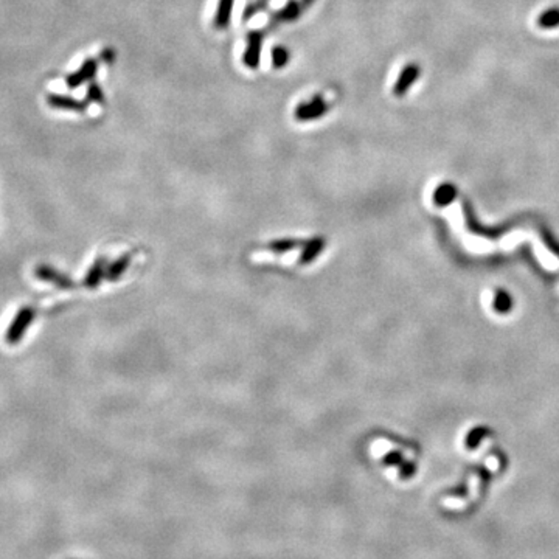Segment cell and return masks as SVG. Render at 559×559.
Here are the masks:
<instances>
[{"mask_svg": "<svg viewBox=\"0 0 559 559\" xmlns=\"http://www.w3.org/2000/svg\"><path fill=\"white\" fill-rule=\"evenodd\" d=\"M34 317H36V311L31 307H22L17 311L16 317L11 322L7 333H5V341L10 345L19 343L24 339L28 328L31 326Z\"/></svg>", "mask_w": 559, "mask_h": 559, "instance_id": "6da1fadb", "label": "cell"}, {"mask_svg": "<svg viewBox=\"0 0 559 559\" xmlns=\"http://www.w3.org/2000/svg\"><path fill=\"white\" fill-rule=\"evenodd\" d=\"M328 109H330V106H328L325 98L319 95L314 96L313 100L298 105L296 107V111H294V117H296L298 122H313V120L324 117L328 112Z\"/></svg>", "mask_w": 559, "mask_h": 559, "instance_id": "7a4b0ae2", "label": "cell"}, {"mask_svg": "<svg viewBox=\"0 0 559 559\" xmlns=\"http://www.w3.org/2000/svg\"><path fill=\"white\" fill-rule=\"evenodd\" d=\"M263 47V33L261 31H252L247 34V45L243 56L244 66L255 70L259 66V56H261Z\"/></svg>", "mask_w": 559, "mask_h": 559, "instance_id": "3957f363", "label": "cell"}, {"mask_svg": "<svg viewBox=\"0 0 559 559\" xmlns=\"http://www.w3.org/2000/svg\"><path fill=\"white\" fill-rule=\"evenodd\" d=\"M34 275H36V278L47 281V283H53L57 287H61V289H72L75 286L73 281L67 275L61 274L55 268L47 266V264H41V266L34 269Z\"/></svg>", "mask_w": 559, "mask_h": 559, "instance_id": "277c9868", "label": "cell"}, {"mask_svg": "<svg viewBox=\"0 0 559 559\" xmlns=\"http://www.w3.org/2000/svg\"><path fill=\"white\" fill-rule=\"evenodd\" d=\"M313 2L314 0H291V2H287L280 11H276L272 17V21L275 22V24H278V22L296 21L297 17H300L302 11L304 8H308Z\"/></svg>", "mask_w": 559, "mask_h": 559, "instance_id": "5b68a950", "label": "cell"}, {"mask_svg": "<svg viewBox=\"0 0 559 559\" xmlns=\"http://www.w3.org/2000/svg\"><path fill=\"white\" fill-rule=\"evenodd\" d=\"M96 70H98V62H96V60H86V61L83 62V66L79 67L78 72L68 75L67 79H66V83H67V86H68V88H70V89H77V88H79V86H81L83 83L90 81V79L95 77Z\"/></svg>", "mask_w": 559, "mask_h": 559, "instance_id": "8992f818", "label": "cell"}, {"mask_svg": "<svg viewBox=\"0 0 559 559\" xmlns=\"http://www.w3.org/2000/svg\"><path fill=\"white\" fill-rule=\"evenodd\" d=\"M47 103L55 109H64V111H75V112H84L88 107V103L79 101L77 98L67 96V95H49Z\"/></svg>", "mask_w": 559, "mask_h": 559, "instance_id": "52a82bcc", "label": "cell"}, {"mask_svg": "<svg viewBox=\"0 0 559 559\" xmlns=\"http://www.w3.org/2000/svg\"><path fill=\"white\" fill-rule=\"evenodd\" d=\"M233 3L235 0H219L215 14V22H213L218 30H226L229 27L230 19H232Z\"/></svg>", "mask_w": 559, "mask_h": 559, "instance_id": "ba28073f", "label": "cell"}, {"mask_svg": "<svg viewBox=\"0 0 559 559\" xmlns=\"http://www.w3.org/2000/svg\"><path fill=\"white\" fill-rule=\"evenodd\" d=\"M289 62V51L285 47L272 49V66L275 68L285 67Z\"/></svg>", "mask_w": 559, "mask_h": 559, "instance_id": "9c48e42d", "label": "cell"}, {"mask_svg": "<svg viewBox=\"0 0 559 559\" xmlns=\"http://www.w3.org/2000/svg\"><path fill=\"white\" fill-rule=\"evenodd\" d=\"M88 100L92 103H103L105 100V95H103V90L96 83H92L88 89Z\"/></svg>", "mask_w": 559, "mask_h": 559, "instance_id": "30bf717a", "label": "cell"}]
</instances>
